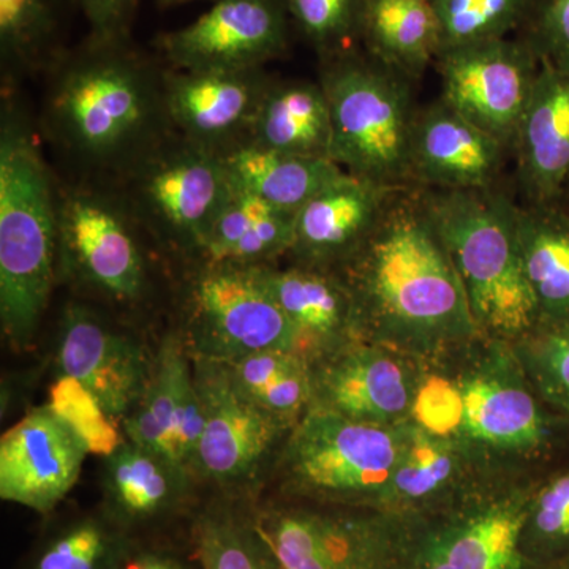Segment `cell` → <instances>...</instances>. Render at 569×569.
<instances>
[{
    "instance_id": "6da1fadb",
    "label": "cell",
    "mask_w": 569,
    "mask_h": 569,
    "mask_svg": "<svg viewBox=\"0 0 569 569\" xmlns=\"http://www.w3.org/2000/svg\"><path fill=\"white\" fill-rule=\"evenodd\" d=\"M164 71L132 36L89 33L56 59L37 127L73 181L114 182L174 133Z\"/></svg>"
},
{
    "instance_id": "7a4b0ae2",
    "label": "cell",
    "mask_w": 569,
    "mask_h": 569,
    "mask_svg": "<svg viewBox=\"0 0 569 569\" xmlns=\"http://www.w3.org/2000/svg\"><path fill=\"white\" fill-rule=\"evenodd\" d=\"M336 272L353 298L362 339L429 361L481 336L421 187L400 190Z\"/></svg>"
},
{
    "instance_id": "3957f363",
    "label": "cell",
    "mask_w": 569,
    "mask_h": 569,
    "mask_svg": "<svg viewBox=\"0 0 569 569\" xmlns=\"http://www.w3.org/2000/svg\"><path fill=\"white\" fill-rule=\"evenodd\" d=\"M411 422L455 441L496 477L548 473L569 430L533 388L515 347L479 336L421 361Z\"/></svg>"
},
{
    "instance_id": "277c9868",
    "label": "cell",
    "mask_w": 569,
    "mask_h": 569,
    "mask_svg": "<svg viewBox=\"0 0 569 569\" xmlns=\"http://www.w3.org/2000/svg\"><path fill=\"white\" fill-rule=\"evenodd\" d=\"M0 116V323L28 350L47 312L58 269V179L41 152L39 127L3 91Z\"/></svg>"
},
{
    "instance_id": "5b68a950",
    "label": "cell",
    "mask_w": 569,
    "mask_h": 569,
    "mask_svg": "<svg viewBox=\"0 0 569 569\" xmlns=\"http://www.w3.org/2000/svg\"><path fill=\"white\" fill-rule=\"evenodd\" d=\"M430 220L466 288L479 335L515 342L541 317L520 252L516 206L496 190L422 189Z\"/></svg>"
},
{
    "instance_id": "8992f818",
    "label": "cell",
    "mask_w": 569,
    "mask_h": 569,
    "mask_svg": "<svg viewBox=\"0 0 569 569\" xmlns=\"http://www.w3.org/2000/svg\"><path fill=\"white\" fill-rule=\"evenodd\" d=\"M331 112L332 162L348 174L392 187L411 181V140L419 108L413 82L359 48L320 61Z\"/></svg>"
},
{
    "instance_id": "52a82bcc",
    "label": "cell",
    "mask_w": 569,
    "mask_h": 569,
    "mask_svg": "<svg viewBox=\"0 0 569 569\" xmlns=\"http://www.w3.org/2000/svg\"><path fill=\"white\" fill-rule=\"evenodd\" d=\"M407 426L369 425L309 408L274 462L284 500L378 509L406 447Z\"/></svg>"
},
{
    "instance_id": "ba28073f",
    "label": "cell",
    "mask_w": 569,
    "mask_h": 569,
    "mask_svg": "<svg viewBox=\"0 0 569 569\" xmlns=\"http://www.w3.org/2000/svg\"><path fill=\"white\" fill-rule=\"evenodd\" d=\"M244 508L279 569H408L422 519L291 500Z\"/></svg>"
},
{
    "instance_id": "9c48e42d",
    "label": "cell",
    "mask_w": 569,
    "mask_h": 569,
    "mask_svg": "<svg viewBox=\"0 0 569 569\" xmlns=\"http://www.w3.org/2000/svg\"><path fill=\"white\" fill-rule=\"evenodd\" d=\"M111 186L152 242L192 263L233 193L222 157L176 133Z\"/></svg>"
},
{
    "instance_id": "30bf717a",
    "label": "cell",
    "mask_w": 569,
    "mask_h": 569,
    "mask_svg": "<svg viewBox=\"0 0 569 569\" xmlns=\"http://www.w3.org/2000/svg\"><path fill=\"white\" fill-rule=\"evenodd\" d=\"M140 224L111 183H58L59 277L119 306L149 291Z\"/></svg>"
},
{
    "instance_id": "8fae6325",
    "label": "cell",
    "mask_w": 569,
    "mask_h": 569,
    "mask_svg": "<svg viewBox=\"0 0 569 569\" xmlns=\"http://www.w3.org/2000/svg\"><path fill=\"white\" fill-rule=\"evenodd\" d=\"M182 312L181 336L192 358L228 362L271 350L309 356L254 268L194 263Z\"/></svg>"
},
{
    "instance_id": "7c38bea8",
    "label": "cell",
    "mask_w": 569,
    "mask_h": 569,
    "mask_svg": "<svg viewBox=\"0 0 569 569\" xmlns=\"http://www.w3.org/2000/svg\"><path fill=\"white\" fill-rule=\"evenodd\" d=\"M541 478L492 479L422 518L408 569H553L523 548V526Z\"/></svg>"
},
{
    "instance_id": "4fadbf2b",
    "label": "cell",
    "mask_w": 569,
    "mask_h": 569,
    "mask_svg": "<svg viewBox=\"0 0 569 569\" xmlns=\"http://www.w3.org/2000/svg\"><path fill=\"white\" fill-rule=\"evenodd\" d=\"M192 361L203 413L193 477L223 489L247 488L272 460L276 462L293 427L252 402L223 362Z\"/></svg>"
},
{
    "instance_id": "5bb4252c",
    "label": "cell",
    "mask_w": 569,
    "mask_h": 569,
    "mask_svg": "<svg viewBox=\"0 0 569 569\" xmlns=\"http://www.w3.org/2000/svg\"><path fill=\"white\" fill-rule=\"evenodd\" d=\"M441 100L512 152L541 61L526 37L447 48L438 54Z\"/></svg>"
},
{
    "instance_id": "9a60e30c",
    "label": "cell",
    "mask_w": 569,
    "mask_h": 569,
    "mask_svg": "<svg viewBox=\"0 0 569 569\" xmlns=\"http://www.w3.org/2000/svg\"><path fill=\"white\" fill-rule=\"evenodd\" d=\"M312 406L377 426L411 421L422 362L372 340L358 339L310 361Z\"/></svg>"
},
{
    "instance_id": "2e32d148",
    "label": "cell",
    "mask_w": 569,
    "mask_h": 569,
    "mask_svg": "<svg viewBox=\"0 0 569 569\" xmlns=\"http://www.w3.org/2000/svg\"><path fill=\"white\" fill-rule=\"evenodd\" d=\"M288 24L284 0H213L192 24L162 33L157 51L174 70L258 69L287 52Z\"/></svg>"
},
{
    "instance_id": "e0dca14e",
    "label": "cell",
    "mask_w": 569,
    "mask_h": 569,
    "mask_svg": "<svg viewBox=\"0 0 569 569\" xmlns=\"http://www.w3.org/2000/svg\"><path fill=\"white\" fill-rule=\"evenodd\" d=\"M153 356L137 337L108 323L81 302L63 309L56 346L58 376L78 381L112 419L123 421L140 402Z\"/></svg>"
},
{
    "instance_id": "ac0fdd59",
    "label": "cell",
    "mask_w": 569,
    "mask_h": 569,
    "mask_svg": "<svg viewBox=\"0 0 569 569\" xmlns=\"http://www.w3.org/2000/svg\"><path fill=\"white\" fill-rule=\"evenodd\" d=\"M276 78L264 70L164 71V102L173 132L223 157L249 144L266 92Z\"/></svg>"
},
{
    "instance_id": "d6986e66",
    "label": "cell",
    "mask_w": 569,
    "mask_h": 569,
    "mask_svg": "<svg viewBox=\"0 0 569 569\" xmlns=\"http://www.w3.org/2000/svg\"><path fill=\"white\" fill-rule=\"evenodd\" d=\"M88 455L50 406L33 408L0 438V498L47 518L77 486Z\"/></svg>"
},
{
    "instance_id": "ffe728a7",
    "label": "cell",
    "mask_w": 569,
    "mask_h": 569,
    "mask_svg": "<svg viewBox=\"0 0 569 569\" xmlns=\"http://www.w3.org/2000/svg\"><path fill=\"white\" fill-rule=\"evenodd\" d=\"M122 429L126 440L160 452L193 477L203 413L192 356L181 332L163 337L153 355L148 388L132 413L123 419Z\"/></svg>"
},
{
    "instance_id": "44dd1931",
    "label": "cell",
    "mask_w": 569,
    "mask_h": 569,
    "mask_svg": "<svg viewBox=\"0 0 569 569\" xmlns=\"http://www.w3.org/2000/svg\"><path fill=\"white\" fill-rule=\"evenodd\" d=\"M509 149L448 107L418 110L411 140V181L422 189H501Z\"/></svg>"
},
{
    "instance_id": "7402d4cb",
    "label": "cell",
    "mask_w": 569,
    "mask_h": 569,
    "mask_svg": "<svg viewBox=\"0 0 569 569\" xmlns=\"http://www.w3.org/2000/svg\"><path fill=\"white\" fill-rule=\"evenodd\" d=\"M403 189L351 174L328 187L296 212L291 263L337 271L365 244Z\"/></svg>"
},
{
    "instance_id": "603a6c76",
    "label": "cell",
    "mask_w": 569,
    "mask_h": 569,
    "mask_svg": "<svg viewBox=\"0 0 569 569\" xmlns=\"http://www.w3.org/2000/svg\"><path fill=\"white\" fill-rule=\"evenodd\" d=\"M511 153L519 203H568L569 71L541 62Z\"/></svg>"
},
{
    "instance_id": "cb8c5ba5",
    "label": "cell",
    "mask_w": 569,
    "mask_h": 569,
    "mask_svg": "<svg viewBox=\"0 0 569 569\" xmlns=\"http://www.w3.org/2000/svg\"><path fill=\"white\" fill-rule=\"evenodd\" d=\"M498 478L512 477H496L455 441L410 421L406 447L378 509L427 518Z\"/></svg>"
},
{
    "instance_id": "d4e9b609",
    "label": "cell",
    "mask_w": 569,
    "mask_h": 569,
    "mask_svg": "<svg viewBox=\"0 0 569 569\" xmlns=\"http://www.w3.org/2000/svg\"><path fill=\"white\" fill-rule=\"evenodd\" d=\"M192 475L151 448L123 440L104 456L102 511L127 533L176 518L189 503Z\"/></svg>"
},
{
    "instance_id": "484cf974",
    "label": "cell",
    "mask_w": 569,
    "mask_h": 569,
    "mask_svg": "<svg viewBox=\"0 0 569 569\" xmlns=\"http://www.w3.org/2000/svg\"><path fill=\"white\" fill-rule=\"evenodd\" d=\"M254 271L301 336L310 361L362 339L353 298L336 271L298 263L254 266Z\"/></svg>"
},
{
    "instance_id": "4316f807",
    "label": "cell",
    "mask_w": 569,
    "mask_h": 569,
    "mask_svg": "<svg viewBox=\"0 0 569 569\" xmlns=\"http://www.w3.org/2000/svg\"><path fill=\"white\" fill-rule=\"evenodd\" d=\"M295 217V212L233 189L194 263L242 268L277 263L293 246Z\"/></svg>"
},
{
    "instance_id": "83f0119b",
    "label": "cell",
    "mask_w": 569,
    "mask_h": 569,
    "mask_svg": "<svg viewBox=\"0 0 569 569\" xmlns=\"http://www.w3.org/2000/svg\"><path fill=\"white\" fill-rule=\"evenodd\" d=\"M222 160L233 189L295 213L348 176L325 157L295 156L253 144L242 146Z\"/></svg>"
},
{
    "instance_id": "f1b7e54d",
    "label": "cell",
    "mask_w": 569,
    "mask_h": 569,
    "mask_svg": "<svg viewBox=\"0 0 569 569\" xmlns=\"http://www.w3.org/2000/svg\"><path fill=\"white\" fill-rule=\"evenodd\" d=\"M332 126L320 82L279 80L266 92L249 144L331 159Z\"/></svg>"
},
{
    "instance_id": "f546056e",
    "label": "cell",
    "mask_w": 569,
    "mask_h": 569,
    "mask_svg": "<svg viewBox=\"0 0 569 569\" xmlns=\"http://www.w3.org/2000/svg\"><path fill=\"white\" fill-rule=\"evenodd\" d=\"M361 43L377 61L419 80L441 51L432 0H367Z\"/></svg>"
},
{
    "instance_id": "4dcf8cb0",
    "label": "cell",
    "mask_w": 569,
    "mask_h": 569,
    "mask_svg": "<svg viewBox=\"0 0 569 569\" xmlns=\"http://www.w3.org/2000/svg\"><path fill=\"white\" fill-rule=\"evenodd\" d=\"M520 252L541 321L569 320V204L516 206Z\"/></svg>"
},
{
    "instance_id": "1f68e13d",
    "label": "cell",
    "mask_w": 569,
    "mask_h": 569,
    "mask_svg": "<svg viewBox=\"0 0 569 569\" xmlns=\"http://www.w3.org/2000/svg\"><path fill=\"white\" fill-rule=\"evenodd\" d=\"M62 6L63 0H0V61L9 84L47 73L67 50Z\"/></svg>"
},
{
    "instance_id": "d6a6232c",
    "label": "cell",
    "mask_w": 569,
    "mask_h": 569,
    "mask_svg": "<svg viewBox=\"0 0 569 569\" xmlns=\"http://www.w3.org/2000/svg\"><path fill=\"white\" fill-rule=\"evenodd\" d=\"M223 365L252 402L288 426L312 406V365L305 353L260 351Z\"/></svg>"
},
{
    "instance_id": "836d02e7",
    "label": "cell",
    "mask_w": 569,
    "mask_h": 569,
    "mask_svg": "<svg viewBox=\"0 0 569 569\" xmlns=\"http://www.w3.org/2000/svg\"><path fill=\"white\" fill-rule=\"evenodd\" d=\"M190 553L200 569H279L244 505L213 501L194 515Z\"/></svg>"
},
{
    "instance_id": "e575fe53",
    "label": "cell",
    "mask_w": 569,
    "mask_h": 569,
    "mask_svg": "<svg viewBox=\"0 0 569 569\" xmlns=\"http://www.w3.org/2000/svg\"><path fill=\"white\" fill-rule=\"evenodd\" d=\"M132 539L100 509L52 530L26 569H116Z\"/></svg>"
},
{
    "instance_id": "d590c367",
    "label": "cell",
    "mask_w": 569,
    "mask_h": 569,
    "mask_svg": "<svg viewBox=\"0 0 569 569\" xmlns=\"http://www.w3.org/2000/svg\"><path fill=\"white\" fill-rule=\"evenodd\" d=\"M539 0H432L441 51L478 41L507 39L529 24ZM440 51V52H441Z\"/></svg>"
},
{
    "instance_id": "8d00e7d4",
    "label": "cell",
    "mask_w": 569,
    "mask_h": 569,
    "mask_svg": "<svg viewBox=\"0 0 569 569\" xmlns=\"http://www.w3.org/2000/svg\"><path fill=\"white\" fill-rule=\"evenodd\" d=\"M511 343L542 402L569 430V320L539 321Z\"/></svg>"
},
{
    "instance_id": "74e56055",
    "label": "cell",
    "mask_w": 569,
    "mask_h": 569,
    "mask_svg": "<svg viewBox=\"0 0 569 569\" xmlns=\"http://www.w3.org/2000/svg\"><path fill=\"white\" fill-rule=\"evenodd\" d=\"M531 559L556 569L569 553V466L539 479L523 526Z\"/></svg>"
},
{
    "instance_id": "f35d334b",
    "label": "cell",
    "mask_w": 569,
    "mask_h": 569,
    "mask_svg": "<svg viewBox=\"0 0 569 569\" xmlns=\"http://www.w3.org/2000/svg\"><path fill=\"white\" fill-rule=\"evenodd\" d=\"M288 14L320 61L361 43L367 0H284Z\"/></svg>"
},
{
    "instance_id": "ab89813d",
    "label": "cell",
    "mask_w": 569,
    "mask_h": 569,
    "mask_svg": "<svg viewBox=\"0 0 569 569\" xmlns=\"http://www.w3.org/2000/svg\"><path fill=\"white\" fill-rule=\"evenodd\" d=\"M519 36L530 41L539 61L569 71V0H539Z\"/></svg>"
},
{
    "instance_id": "60d3db41",
    "label": "cell",
    "mask_w": 569,
    "mask_h": 569,
    "mask_svg": "<svg viewBox=\"0 0 569 569\" xmlns=\"http://www.w3.org/2000/svg\"><path fill=\"white\" fill-rule=\"evenodd\" d=\"M96 37L132 36L134 11L140 0H77Z\"/></svg>"
},
{
    "instance_id": "b9f144b4",
    "label": "cell",
    "mask_w": 569,
    "mask_h": 569,
    "mask_svg": "<svg viewBox=\"0 0 569 569\" xmlns=\"http://www.w3.org/2000/svg\"><path fill=\"white\" fill-rule=\"evenodd\" d=\"M116 569H200L192 553L182 556L178 550L133 537Z\"/></svg>"
},
{
    "instance_id": "7bdbcfd3",
    "label": "cell",
    "mask_w": 569,
    "mask_h": 569,
    "mask_svg": "<svg viewBox=\"0 0 569 569\" xmlns=\"http://www.w3.org/2000/svg\"><path fill=\"white\" fill-rule=\"evenodd\" d=\"M160 7H176L182 6V3L197 2V0H156ZM213 2V0H211Z\"/></svg>"
},
{
    "instance_id": "ee69618b",
    "label": "cell",
    "mask_w": 569,
    "mask_h": 569,
    "mask_svg": "<svg viewBox=\"0 0 569 569\" xmlns=\"http://www.w3.org/2000/svg\"><path fill=\"white\" fill-rule=\"evenodd\" d=\"M556 569H569V553L560 561L559 565H557Z\"/></svg>"
},
{
    "instance_id": "f6af8a7d",
    "label": "cell",
    "mask_w": 569,
    "mask_h": 569,
    "mask_svg": "<svg viewBox=\"0 0 569 569\" xmlns=\"http://www.w3.org/2000/svg\"><path fill=\"white\" fill-rule=\"evenodd\" d=\"M567 204H569V200H568V203H567Z\"/></svg>"
}]
</instances>
